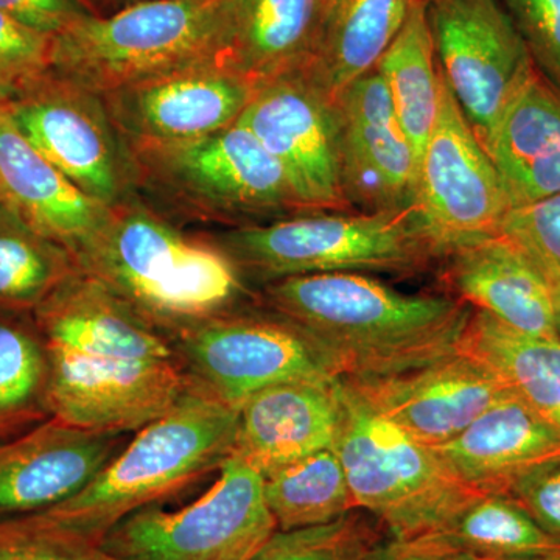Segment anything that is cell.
<instances>
[{
    "mask_svg": "<svg viewBox=\"0 0 560 560\" xmlns=\"http://www.w3.org/2000/svg\"><path fill=\"white\" fill-rule=\"evenodd\" d=\"M0 108L92 200L110 208L135 195L127 143L97 92L51 70Z\"/></svg>",
    "mask_w": 560,
    "mask_h": 560,
    "instance_id": "cell-11",
    "label": "cell"
},
{
    "mask_svg": "<svg viewBox=\"0 0 560 560\" xmlns=\"http://www.w3.org/2000/svg\"><path fill=\"white\" fill-rule=\"evenodd\" d=\"M340 124L342 190L350 208L378 212L416 205L418 156L377 70L335 101Z\"/></svg>",
    "mask_w": 560,
    "mask_h": 560,
    "instance_id": "cell-17",
    "label": "cell"
},
{
    "mask_svg": "<svg viewBox=\"0 0 560 560\" xmlns=\"http://www.w3.org/2000/svg\"><path fill=\"white\" fill-rule=\"evenodd\" d=\"M416 205L445 253L500 234L512 209L495 165L442 75L440 113L419 158Z\"/></svg>",
    "mask_w": 560,
    "mask_h": 560,
    "instance_id": "cell-13",
    "label": "cell"
},
{
    "mask_svg": "<svg viewBox=\"0 0 560 560\" xmlns=\"http://www.w3.org/2000/svg\"><path fill=\"white\" fill-rule=\"evenodd\" d=\"M253 289L329 272L415 276L440 267L444 245L418 205L378 212H313L209 232Z\"/></svg>",
    "mask_w": 560,
    "mask_h": 560,
    "instance_id": "cell-5",
    "label": "cell"
},
{
    "mask_svg": "<svg viewBox=\"0 0 560 560\" xmlns=\"http://www.w3.org/2000/svg\"><path fill=\"white\" fill-rule=\"evenodd\" d=\"M0 560H124L40 514L0 521Z\"/></svg>",
    "mask_w": 560,
    "mask_h": 560,
    "instance_id": "cell-33",
    "label": "cell"
},
{
    "mask_svg": "<svg viewBox=\"0 0 560 560\" xmlns=\"http://www.w3.org/2000/svg\"><path fill=\"white\" fill-rule=\"evenodd\" d=\"M370 560H481L456 550L451 545L429 537L396 539L386 537L372 552Z\"/></svg>",
    "mask_w": 560,
    "mask_h": 560,
    "instance_id": "cell-39",
    "label": "cell"
},
{
    "mask_svg": "<svg viewBox=\"0 0 560 560\" xmlns=\"http://www.w3.org/2000/svg\"><path fill=\"white\" fill-rule=\"evenodd\" d=\"M125 143L136 197L180 226L234 230L304 213L282 165L241 121L200 139Z\"/></svg>",
    "mask_w": 560,
    "mask_h": 560,
    "instance_id": "cell-4",
    "label": "cell"
},
{
    "mask_svg": "<svg viewBox=\"0 0 560 560\" xmlns=\"http://www.w3.org/2000/svg\"><path fill=\"white\" fill-rule=\"evenodd\" d=\"M238 121L282 165L304 213L353 210L342 190L337 106L305 70L257 88Z\"/></svg>",
    "mask_w": 560,
    "mask_h": 560,
    "instance_id": "cell-14",
    "label": "cell"
},
{
    "mask_svg": "<svg viewBox=\"0 0 560 560\" xmlns=\"http://www.w3.org/2000/svg\"><path fill=\"white\" fill-rule=\"evenodd\" d=\"M420 537L440 540L481 560L528 558L560 547V541L545 533L506 493L480 490L436 529Z\"/></svg>",
    "mask_w": 560,
    "mask_h": 560,
    "instance_id": "cell-28",
    "label": "cell"
},
{
    "mask_svg": "<svg viewBox=\"0 0 560 560\" xmlns=\"http://www.w3.org/2000/svg\"><path fill=\"white\" fill-rule=\"evenodd\" d=\"M145 0H86L88 9L94 14H109Z\"/></svg>",
    "mask_w": 560,
    "mask_h": 560,
    "instance_id": "cell-41",
    "label": "cell"
},
{
    "mask_svg": "<svg viewBox=\"0 0 560 560\" xmlns=\"http://www.w3.org/2000/svg\"><path fill=\"white\" fill-rule=\"evenodd\" d=\"M172 342L190 388L232 407L278 383L340 378L318 341L257 302L206 320Z\"/></svg>",
    "mask_w": 560,
    "mask_h": 560,
    "instance_id": "cell-10",
    "label": "cell"
},
{
    "mask_svg": "<svg viewBox=\"0 0 560 560\" xmlns=\"http://www.w3.org/2000/svg\"><path fill=\"white\" fill-rule=\"evenodd\" d=\"M0 198L33 230L79 256L108 206L92 200L38 153L0 108Z\"/></svg>",
    "mask_w": 560,
    "mask_h": 560,
    "instance_id": "cell-22",
    "label": "cell"
},
{
    "mask_svg": "<svg viewBox=\"0 0 560 560\" xmlns=\"http://www.w3.org/2000/svg\"><path fill=\"white\" fill-rule=\"evenodd\" d=\"M340 382L429 447L452 441L482 412L512 396L488 366L459 349L397 374Z\"/></svg>",
    "mask_w": 560,
    "mask_h": 560,
    "instance_id": "cell-16",
    "label": "cell"
},
{
    "mask_svg": "<svg viewBox=\"0 0 560 560\" xmlns=\"http://www.w3.org/2000/svg\"><path fill=\"white\" fill-rule=\"evenodd\" d=\"M459 350L488 366L515 399L560 430V338L530 337L474 311Z\"/></svg>",
    "mask_w": 560,
    "mask_h": 560,
    "instance_id": "cell-26",
    "label": "cell"
},
{
    "mask_svg": "<svg viewBox=\"0 0 560 560\" xmlns=\"http://www.w3.org/2000/svg\"><path fill=\"white\" fill-rule=\"evenodd\" d=\"M386 537L377 518L353 510L312 528L276 530L253 560H370Z\"/></svg>",
    "mask_w": 560,
    "mask_h": 560,
    "instance_id": "cell-32",
    "label": "cell"
},
{
    "mask_svg": "<svg viewBox=\"0 0 560 560\" xmlns=\"http://www.w3.org/2000/svg\"><path fill=\"white\" fill-rule=\"evenodd\" d=\"M237 419L238 407L189 386L172 410L136 431L88 488L36 514L103 544L132 512L220 470L234 452Z\"/></svg>",
    "mask_w": 560,
    "mask_h": 560,
    "instance_id": "cell-6",
    "label": "cell"
},
{
    "mask_svg": "<svg viewBox=\"0 0 560 560\" xmlns=\"http://www.w3.org/2000/svg\"><path fill=\"white\" fill-rule=\"evenodd\" d=\"M530 257L536 261L540 271L544 272L548 287H550L552 305H555L556 320H558V329L560 334V267L551 264V261L541 259V257L534 256V254H530Z\"/></svg>",
    "mask_w": 560,
    "mask_h": 560,
    "instance_id": "cell-40",
    "label": "cell"
},
{
    "mask_svg": "<svg viewBox=\"0 0 560 560\" xmlns=\"http://www.w3.org/2000/svg\"><path fill=\"white\" fill-rule=\"evenodd\" d=\"M452 296L530 337L560 338L550 287L528 250L493 234L452 246L440 264Z\"/></svg>",
    "mask_w": 560,
    "mask_h": 560,
    "instance_id": "cell-19",
    "label": "cell"
},
{
    "mask_svg": "<svg viewBox=\"0 0 560 560\" xmlns=\"http://www.w3.org/2000/svg\"><path fill=\"white\" fill-rule=\"evenodd\" d=\"M257 88L209 60L180 66L101 95L125 140L183 142L237 124Z\"/></svg>",
    "mask_w": 560,
    "mask_h": 560,
    "instance_id": "cell-15",
    "label": "cell"
},
{
    "mask_svg": "<svg viewBox=\"0 0 560 560\" xmlns=\"http://www.w3.org/2000/svg\"><path fill=\"white\" fill-rule=\"evenodd\" d=\"M212 488L178 511L132 512L103 539L124 560H253L278 530L265 478L238 456L220 467Z\"/></svg>",
    "mask_w": 560,
    "mask_h": 560,
    "instance_id": "cell-9",
    "label": "cell"
},
{
    "mask_svg": "<svg viewBox=\"0 0 560 560\" xmlns=\"http://www.w3.org/2000/svg\"><path fill=\"white\" fill-rule=\"evenodd\" d=\"M486 151L512 209L560 195V90L539 70L504 110Z\"/></svg>",
    "mask_w": 560,
    "mask_h": 560,
    "instance_id": "cell-24",
    "label": "cell"
},
{
    "mask_svg": "<svg viewBox=\"0 0 560 560\" xmlns=\"http://www.w3.org/2000/svg\"><path fill=\"white\" fill-rule=\"evenodd\" d=\"M49 357L51 418L136 433L189 389L171 338L79 271L33 312Z\"/></svg>",
    "mask_w": 560,
    "mask_h": 560,
    "instance_id": "cell-1",
    "label": "cell"
},
{
    "mask_svg": "<svg viewBox=\"0 0 560 560\" xmlns=\"http://www.w3.org/2000/svg\"><path fill=\"white\" fill-rule=\"evenodd\" d=\"M77 261L172 341L256 302V289L209 232L180 226L136 195L108 208Z\"/></svg>",
    "mask_w": 560,
    "mask_h": 560,
    "instance_id": "cell-3",
    "label": "cell"
},
{
    "mask_svg": "<svg viewBox=\"0 0 560 560\" xmlns=\"http://www.w3.org/2000/svg\"><path fill=\"white\" fill-rule=\"evenodd\" d=\"M501 232L534 256L560 267V195L512 209Z\"/></svg>",
    "mask_w": 560,
    "mask_h": 560,
    "instance_id": "cell-37",
    "label": "cell"
},
{
    "mask_svg": "<svg viewBox=\"0 0 560 560\" xmlns=\"http://www.w3.org/2000/svg\"><path fill=\"white\" fill-rule=\"evenodd\" d=\"M55 36L0 11V105L54 70Z\"/></svg>",
    "mask_w": 560,
    "mask_h": 560,
    "instance_id": "cell-34",
    "label": "cell"
},
{
    "mask_svg": "<svg viewBox=\"0 0 560 560\" xmlns=\"http://www.w3.org/2000/svg\"><path fill=\"white\" fill-rule=\"evenodd\" d=\"M264 478L265 500L278 530L312 528L357 510L335 448L294 460Z\"/></svg>",
    "mask_w": 560,
    "mask_h": 560,
    "instance_id": "cell-31",
    "label": "cell"
},
{
    "mask_svg": "<svg viewBox=\"0 0 560 560\" xmlns=\"http://www.w3.org/2000/svg\"><path fill=\"white\" fill-rule=\"evenodd\" d=\"M412 0H329L305 72L337 101L349 84L375 69L410 13Z\"/></svg>",
    "mask_w": 560,
    "mask_h": 560,
    "instance_id": "cell-25",
    "label": "cell"
},
{
    "mask_svg": "<svg viewBox=\"0 0 560 560\" xmlns=\"http://www.w3.org/2000/svg\"><path fill=\"white\" fill-rule=\"evenodd\" d=\"M375 70L388 90L401 130L418 156L429 140L441 103V75L425 0H412L410 13Z\"/></svg>",
    "mask_w": 560,
    "mask_h": 560,
    "instance_id": "cell-27",
    "label": "cell"
},
{
    "mask_svg": "<svg viewBox=\"0 0 560 560\" xmlns=\"http://www.w3.org/2000/svg\"><path fill=\"white\" fill-rule=\"evenodd\" d=\"M130 438L49 418L0 441V521L36 514L88 488Z\"/></svg>",
    "mask_w": 560,
    "mask_h": 560,
    "instance_id": "cell-18",
    "label": "cell"
},
{
    "mask_svg": "<svg viewBox=\"0 0 560 560\" xmlns=\"http://www.w3.org/2000/svg\"><path fill=\"white\" fill-rule=\"evenodd\" d=\"M79 271L68 248L0 205V311L35 312Z\"/></svg>",
    "mask_w": 560,
    "mask_h": 560,
    "instance_id": "cell-30",
    "label": "cell"
},
{
    "mask_svg": "<svg viewBox=\"0 0 560 560\" xmlns=\"http://www.w3.org/2000/svg\"><path fill=\"white\" fill-rule=\"evenodd\" d=\"M552 539L560 541V456L537 464L504 488Z\"/></svg>",
    "mask_w": 560,
    "mask_h": 560,
    "instance_id": "cell-36",
    "label": "cell"
},
{
    "mask_svg": "<svg viewBox=\"0 0 560 560\" xmlns=\"http://www.w3.org/2000/svg\"><path fill=\"white\" fill-rule=\"evenodd\" d=\"M0 205H2V198H0Z\"/></svg>",
    "mask_w": 560,
    "mask_h": 560,
    "instance_id": "cell-44",
    "label": "cell"
},
{
    "mask_svg": "<svg viewBox=\"0 0 560 560\" xmlns=\"http://www.w3.org/2000/svg\"><path fill=\"white\" fill-rule=\"evenodd\" d=\"M81 2H83V3H84V5H86V0H81ZM86 7H88V5H86ZM91 13H92V11H91ZM92 14H94V13H92Z\"/></svg>",
    "mask_w": 560,
    "mask_h": 560,
    "instance_id": "cell-43",
    "label": "cell"
},
{
    "mask_svg": "<svg viewBox=\"0 0 560 560\" xmlns=\"http://www.w3.org/2000/svg\"><path fill=\"white\" fill-rule=\"evenodd\" d=\"M537 70L560 90V0H499Z\"/></svg>",
    "mask_w": 560,
    "mask_h": 560,
    "instance_id": "cell-35",
    "label": "cell"
},
{
    "mask_svg": "<svg viewBox=\"0 0 560 560\" xmlns=\"http://www.w3.org/2000/svg\"><path fill=\"white\" fill-rule=\"evenodd\" d=\"M341 418L338 378L268 386L238 407L232 455L267 477L294 460L334 448Z\"/></svg>",
    "mask_w": 560,
    "mask_h": 560,
    "instance_id": "cell-20",
    "label": "cell"
},
{
    "mask_svg": "<svg viewBox=\"0 0 560 560\" xmlns=\"http://www.w3.org/2000/svg\"><path fill=\"white\" fill-rule=\"evenodd\" d=\"M256 302L307 331L340 377H381L459 349L471 308L448 294L404 293L363 272L294 276Z\"/></svg>",
    "mask_w": 560,
    "mask_h": 560,
    "instance_id": "cell-2",
    "label": "cell"
},
{
    "mask_svg": "<svg viewBox=\"0 0 560 560\" xmlns=\"http://www.w3.org/2000/svg\"><path fill=\"white\" fill-rule=\"evenodd\" d=\"M425 9L442 79L486 149L536 65L499 0H425Z\"/></svg>",
    "mask_w": 560,
    "mask_h": 560,
    "instance_id": "cell-12",
    "label": "cell"
},
{
    "mask_svg": "<svg viewBox=\"0 0 560 560\" xmlns=\"http://www.w3.org/2000/svg\"><path fill=\"white\" fill-rule=\"evenodd\" d=\"M433 448L464 485L503 493L523 471L559 458L560 430L511 396Z\"/></svg>",
    "mask_w": 560,
    "mask_h": 560,
    "instance_id": "cell-23",
    "label": "cell"
},
{
    "mask_svg": "<svg viewBox=\"0 0 560 560\" xmlns=\"http://www.w3.org/2000/svg\"><path fill=\"white\" fill-rule=\"evenodd\" d=\"M49 357L31 312L0 311V441L51 418Z\"/></svg>",
    "mask_w": 560,
    "mask_h": 560,
    "instance_id": "cell-29",
    "label": "cell"
},
{
    "mask_svg": "<svg viewBox=\"0 0 560 560\" xmlns=\"http://www.w3.org/2000/svg\"><path fill=\"white\" fill-rule=\"evenodd\" d=\"M224 0H145L88 13L55 36L54 70L106 94L158 73L215 61Z\"/></svg>",
    "mask_w": 560,
    "mask_h": 560,
    "instance_id": "cell-7",
    "label": "cell"
},
{
    "mask_svg": "<svg viewBox=\"0 0 560 560\" xmlns=\"http://www.w3.org/2000/svg\"><path fill=\"white\" fill-rule=\"evenodd\" d=\"M329 0H224L215 62L256 86L307 68Z\"/></svg>",
    "mask_w": 560,
    "mask_h": 560,
    "instance_id": "cell-21",
    "label": "cell"
},
{
    "mask_svg": "<svg viewBox=\"0 0 560 560\" xmlns=\"http://www.w3.org/2000/svg\"><path fill=\"white\" fill-rule=\"evenodd\" d=\"M510 560H560V547L556 550L541 552V555L528 556V558L510 559Z\"/></svg>",
    "mask_w": 560,
    "mask_h": 560,
    "instance_id": "cell-42",
    "label": "cell"
},
{
    "mask_svg": "<svg viewBox=\"0 0 560 560\" xmlns=\"http://www.w3.org/2000/svg\"><path fill=\"white\" fill-rule=\"evenodd\" d=\"M340 388L342 418L334 448L357 510L377 518L389 537L425 536L478 492L433 447L372 410L341 382Z\"/></svg>",
    "mask_w": 560,
    "mask_h": 560,
    "instance_id": "cell-8",
    "label": "cell"
},
{
    "mask_svg": "<svg viewBox=\"0 0 560 560\" xmlns=\"http://www.w3.org/2000/svg\"><path fill=\"white\" fill-rule=\"evenodd\" d=\"M0 11L35 31L57 36L91 10L81 0H0Z\"/></svg>",
    "mask_w": 560,
    "mask_h": 560,
    "instance_id": "cell-38",
    "label": "cell"
}]
</instances>
